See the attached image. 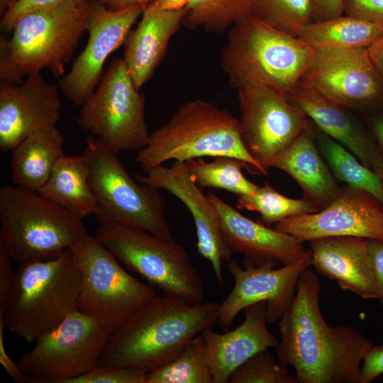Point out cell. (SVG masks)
<instances>
[{
  "instance_id": "74e56055",
  "label": "cell",
  "mask_w": 383,
  "mask_h": 383,
  "mask_svg": "<svg viewBox=\"0 0 383 383\" xmlns=\"http://www.w3.org/2000/svg\"><path fill=\"white\" fill-rule=\"evenodd\" d=\"M343 14L383 23V0H345Z\"/></svg>"
},
{
  "instance_id": "d6a6232c",
  "label": "cell",
  "mask_w": 383,
  "mask_h": 383,
  "mask_svg": "<svg viewBox=\"0 0 383 383\" xmlns=\"http://www.w3.org/2000/svg\"><path fill=\"white\" fill-rule=\"evenodd\" d=\"M236 206L240 209L258 212L260 216L257 221L268 227L292 216L318 211L307 200L281 194L268 182L258 186L252 194L238 196Z\"/></svg>"
},
{
  "instance_id": "d590c367",
  "label": "cell",
  "mask_w": 383,
  "mask_h": 383,
  "mask_svg": "<svg viewBox=\"0 0 383 383\" xmlns=\"http://www.w3.org/2000/svg\"><path fill=\"white\" fill-rule=\"evenodd\" d=\"M147 374L128 368L96 366L67 383H145Z\"/></svg>"
},
{
  "instance_id": "ee69618b",
  "label": "cell",
  "mask_w": 383,
  "mask_h": 383,
  "mask_svg": "<svg viewBox=\"0 0 383 383\" xmlns=\"http://www.w3.org/2000/svg\"><path fill=\"white\" fill-rule=\"evenodd\" d=\"M367 50L371 61L383 77V34Z\"/></svg>"
},
{
  "instance_id": "f35d334b",
  "label": "cell",
  "mask_w": 383,
  "mask_h": 383,
  "mask_svg": "<svg viewBox=\"0 0 383 383\" xmlns=\"http://www.w3.org/2000/svg\"><path fill=\"white\" fill-rule=\"evenodd\" d=\"M13 260L6 245L0 240V311H2L11 288L15 274L11 267Z\"/></svg>"
},
{
  "instance_id": "836d02e7",
  "label": "cell",
  "mask_w": 383,
  "mask_h": 383,
  "mask_svg": "<svg viewBox=\"0 0 383 383\" xmlns=\"http://www.w3.org/2000/svg\"><path fill=\"white\" fill-rule=\"evenodd\" d=\"M253 16L261 21L296 36L313 22L310 0H250Z\"/></svg>"
},
{
  "instance_id": "8fae6325",
  "label": "cell",
  "mask_w": 383,
  "mask_h": 383,
  "mask_svg": "<svg viewBox=\"0 0 383 383\" xmlns=\"http://www.w3.org/2000/svg\"><path fill=\"white\" fill-rule=\"evenodd\" d=\"M145 96L133 82L123 58H115L82 106L77 123L116 152L145 148L150 133Z\"/></svg>"
},
{
  "instance_id": "7dc6e473",
  "label": "cell",
  "mask_w": 383,
  "mask_h": 383,
  "mask_svg": "<svg viewBox=\"0 0 383 383\" xmlns=\"http://www.w3.org/2000/svg\"><path fill=\"white\" fill-rule=\"evenodd\" d=\"M192 0H155L153 4L157 7L170 11L184 9Z\"/></svg>"
},
{
  "instance_id": "5b68a950",
  "label": "cell",
  "mask_w": 383,
  "mask_h": 383,
  "mask_svg": "<svg viewBox=\"0 0 383 383\" xmlns=\"http://www.w3.org/2000/svg\"><path fill=\"white\" fill-rule=\"evenodd\" d=\"M222 155L240 160L255 174L268 173L245 148L239 120L208 101L194 99L179 106L167 122L150 133L135 161L146 171L170 160L187 162Z\"/></svg>"
},
{
  "instance_id": "f546056e",
  "label": "cell",
  "mask_w": 383,
  "mask_h": 383,
  "mask_svg": "<svg viewBox=\"0 0 383 383\" xmlns=\"http://www.w3.org/2000/svg\"><path fill=\"white\" fill-rule=\"evenodd\" d=\"M252 16L250 0H192L184 8L182 26L221 34Z\"/></svg>"
},
{
  "instance_id": "ab89813d",
  "label": "cell",
  "mask_w": 383,
  "mask_h": 383,
  "mask_svg": "<svg viewBox=\"0 0 383 383\" xmlns=\"http://www.w3.org/2000/svg\"><path fill=\"white\" fill-rule=\"evenodd\" d=\"M383 374V345L372 346L363 359L360 383H370Z\"/></svg>"
},
{
  "instance_id": "7c38bea8",
  "label": "cell",
  "mask_w": 383,
  "mask_h": 383,
  "mask_svg": "<svg viewBox=\"0 0 383 383\" xmlns=\"http://www.w3.org/2000/svg\"><path fill=\"white\" fill-rule=\"evenodd\" d=\"M111 332L76 309L35 340L18 360L29 382L67 383L98 365Z\"/></svg>"
},
{
  "instance_id": "bcb514c9",
  "label": "cell",
  "mask_w": 383,
  "mask_h": 383,
  "mask_svg": "<svg viewBox=\"0 0 383 383\" xmlns=\"http://www.w3.org/2000/svg\"><path fill=\"white\" fill-rule=\"evenodd\" d=\"M108 9L116 11L126 9L135 4H140L145 7L155 0H98Z\"/></svg>"
},
{
  "instance_id": "d6986e66",
  "label": "cell",
  "mask_w": 383,
  "mask_h": 383,
  "mask_svg": "<svg viewBox=\"0 0 383 383\" xmlns=\"http://www.w3.org/2000/svg\"><path fill=\"white\" fill-rule=\"evenodd\" d=\"M58 84L40 72L21 84L0 82V150H11L29 135L56 126L62 113Z\"/></svg>"
},
{
  "instance_id": "6da1fadb",
  "label": "cell",
  "mask_w": 383,
  "mask_h": 383,
  "mask_svg": "<svg viewBox=\"0 0 383 383\" xmlns=\"http://www.w3.org/2000/svg\"><path fill=\"white\" fill-rule=\"evenodd\" d=\"M321 280L309 268L278 321V362L292 366L298 383H360L361 363L373 343L347 325L330 326L319 304Z\"/></svg>"
},
{
  "instance_id": "ac0fdd59",
  "label": "cell",
  "mask_w": 383,
  "mask_h": 383,
  "mask_svg": "<svg viewBox=\"0 0 383 383\" xmlns=\"http://www.w3.org/2000/svg\"><path fill=\"white\" fill-rule=\"evenodd\" d=\"M145 173L135 174V180L171 193L187 208L196 228L198 252L211 262L217 282L223 284L222 263L231 260L233 252L224 241L216 209L193 180L186 162L174 161L170 167L158 165Z\"/></svg>"
},
{
  "instance_id": "8992f818",
  "label": "cell",
  "mask_w": 383,
  "mask_h": 383,
  "mask_svg": "<svg viewBox=\"0 0 383 383\" xmlns=\"http://www.w3.org/2000/svg\"><path fill=\"white\" fill-rule=\"evenodd\" d=\"M82 271L70 248L45 261L18 265L6 304L4 328L28 343L78 309Z\"/></svg>"
},
{
  "instance_id": "7402d4cb",
  "label": "cell",
  "mask_w": 383,
  "mask_h": 383,
  "mask_svg": "<svg viewBox=\"0 0 383 383\" xmlns=\"http://www.w3.org/2000/svg\"><path fill=\"white\" fill-rule=\"evenodd\" d=\"M318 128L351 152L364 165L379 174L382 158L373 137L348 111L300 81L287 96Z\"/></svg>"
},
{
  "instance_id": "4316f807",
  "label": "cell",
  "mask_w": 383,
  "mask_h": 383,
  "mask_svg": "<svg viewBox=\"0 0 383 383\" xmlns=\"http://www.w3.org/2000/svg\"><path fill=\"white\" fill-rule=\"evenodd\" d=\"M89 167L84 155H62L48 181L38 192L41 196L84 218L99 211L96 197L89 183Z\"/></svg>"
},
{
  "instance_id": "ffe728a7",
  "label": "cell",
  "mask_w": 383,
  "mask_h": 383,
  "mask_svg": "<svg viewBox=\"0 0 383 383\" xmlns=\"http://www.w3.org/2000/svg\"><path fill=\"white\" fill-rule=\"evenodd\" d=\"M208 197L220 218L224 241L235 253L255 265L268 261L287 265L306 256L303 243L241 214L213 193Z\"/></svg>"
},
{
  "instance_id": "9a60e30c",
  "label": "cell",
  "mask_w": 383,
  "mask_h": 383,
  "mask_svg": "<svg viewBox=\"0 0 383 383\" xmlns=\"http://www.w3.org/2000/svg\"><path fill=\"white\" fill-rule=\"evenodd\" d=\"M143 9L135 4L113 11L98 0H90L86 18L87 43L70 70L58 82L61 92L68 100L78 106L85 103L102 77L107 57L123 44Z\"/></svg>"
},
{
  "instance_id": "484cf974",
  "label": "cell",
  "mask_w": 383,
  "mask_h": 383,
  "mask_svg": "<svg viewBox=\"0 0 383 383\" xmlns=\"http://www.w3.org/2000/svg\"><path fill=\"white\" fill-rule=\"evenodd\" d=\"M65 138L56 126L35 132L11 150L9 167L14 185L38 192L64 155Z\"/></svg>"
},
{
  "instance_id": "83f0119b",
  "label": "cell",
  "mask_w": 383,
  "mask_h": 383,
  "mask_svg": "<svg viewBox=\"0 0 383 383\" xmlns=\"http://www.w3.org/2000/svg\"><path fill=\"white\" fill-rule=\"evenodd\" d=\"M383 34V23L343 14L313 21L296 35L309 46L367 48Z\"/></svg>"
},
{
  "instance_id": "2e32d148",
  "label": "cell",
  "mask_w": 383,
  "mask_h": 383,
  "mask_svg": "<svg viewBox=\"0 0 383 383\" xmlns=\"http://www.w3.org/2000/svg\"><path fill=\"white\" fill-rule=\"evenodd\" d=\"M310 260V250L304 257L278 269H274L279 264L274 261L255 265L244 260L242 268L235 260H229L227 269L234 286L218 306V324L227 331L240 311L260 301L267 302L269 323L278 321L295 294L300 276L311 265Z\"/></svg>"
},
{
  "instance_id": "f6af8a7d",
  "label": "cell",
  "mask_w": 383,
  "mask_h": 383,
  "mask_svg": "<svg viewBox=\"0 0 383 383\" xmlns=\"http://www.w3.org/2000/svg\"><path fill=\"white\" fill-rule=\"evenodd\" d=\"M372 131L382 158V165L379 176L383 186V115L378 116L373 119L372 122Z\"/></svg>"
},
{
  "instance_id": "7bdbcfd3",
  "label": "cell",
  "mask_w": 383,
  "mask_h": 383,
  "mask_svg": "<svg viewBox=\"0 0 383 383\" xmlns=\"http://www.w3.org/2000/svg\"><path fill=\"white\" fill-rule=\"evenodd\" d=\"M4 322L0 318V362L12 379L17 383L29 382V377L14 362L6 352L4 340Z\"/></svg>"
},
{
  "instance_id": "b9f144b4",
  "label": "cell",
  "mask_w": 383,
  "mask_h": 383,
  "mask_svg": "<svg viewBox=\"0 0 383 383\" xmlns=\"http://www.w3.org/2000/svg\"><path fill=\"white\" fill-rule=\"evenodd\" d=\"M313 21H323L344 13L345 0H310Z\"/></svg>"
},
{
  "instance_id": "60d3db41",
  "label": "cell",
  "mask_w": 383,
  "mask_h": 383,
  "mask_svg": "<svg viewBox=\"0 0 383 383\" xmlns=\"http://www.w3.org/2000/svg\"><path fill=\"white\" fill-rule=\"evenodd\" d=\"M367 250L378 289V299L383 307V241L367 239Z\"/></svg>"
},
{
  "instance_id": "e0dca14e",
  "label": "cell",
  "mask_w": 383,
  "mask_h": 383,
  "mask_svg": "<svg viewBox=\"0 0 383 383\" xmlns=\"http://www.w3.org/2000/svg\"><path fill=\"white\" fill-rule=\"evenodd\" d=\"M273 228L301 243L337 236L383 241V206L367 192L346 185L324 209L287 218Z\"/></svg>"
},
{
  "instance_id": "4dcf8cb0",
  "label": "cell",
  "mask_w": 383,
  "mask_h": 383,
  "mask_svg": "<svg viewBox=\"0 0 383 383\" xmlns=\"http://www.w3.org/2000/svg\"><path fill=\"white\" fill-rule=\"evenodd\" d=\"M145 383H214L202 335L192 338L170 362L148 373Z\"/></svg>"
},
{
  "instance_id": "4fadbf2b",
  "label": "cell",
  "mask_w": 383,
  "mask_h": 383,
  "mask_svg": "<svg viewBox=\"0 0 383 383\" xmlns=\"http://www.w3.org/2000/svg\"><path fill=\"white\" fill-rule=\"evenodd\" d=\"M240 135L248 153L266 171L309 123L288 96L272 88L239 89Z\"/></svg>"
},
{
  "instance_id": "cb8c5ba5",
  "label": "cell",
  "mask_w": 383,
  "mask_h": 383,
  "mask_svg": "<svg viewBox=\"0 0 383 383\" xmlns=\"http://www.w3.org/2000/svg\"><path fill=\"white\" fill-rule=\"evenodd\" d=\"M184 9H162L153 2L146 6L134 30L123 42V60L138 90L152 77L162 60L172 35L182 26Z\"/></svg>"
},
{
  "instance_id": "44dd1931",
  "label": "cell",
  "mask_w": 383,
  "mask_h": 383,
  "mask_svg": "<svg viewBox=\"0 0 383 383\" xmlns=\"http://www.w3.org/2000/svg\"><path fill=\"white\" fill-rule=\"evenodd\" d=\"M267 302L260 301L243 311L244 321L223 333L211 327L202 335L214 383H227L231 374L257 353L276 348L279 341L268 330Z\"/></svg>"
},
{
  "instance_id": "8d00e7d4",
  "label": "cell",
  "mask_w": 383,
  "mask_h": 383,
  "mask_svg": "<svg viewBox=\"0 0 383 383\" xmlns=\"http://www.w3.org/2000/svg\"><path fill=\"white\" fill-rule=\"evenodd\" d=\"M70 0H20L1 18L0 28L4 35L11 33L16 22L28 12L43 7L57 6Z\"/></svg>"
},
{
  "instance_id": "f1b7e54d",
  "label": "cell",
  "mask_w": 383,
  "mask_h": 383,
  "mask_svg": "<svg viewBox=\"0 0 383 383\" xmlns=\"http://www.w3.org/2000/svg\"><path fill=\"white\" fill-rule=\"evenodd\" d=\"M319 150L333 175L347 186L365 191L383 206V186L378 174L319 129L315 131Z\"/></svg>"
},
{
  "instance_id": "277c9868",
  "label": "cell",
  "mask_w": 383,
  "mask_h": 383,
  "mask_svg": "<svg viewBox=\"0 0 383 383\" xmlns=\"http://www.w3.org/2000/svg\"><path fill=\"white\" fill-rule=\"evenodd\" d=\"M315 48L254 16L231 27L221 50V67L232 88L261 86L291 94Z\"/></svg>"
},
{
  "instance_id": "603a6c76",
  "label": "cell",
  "mask_w": 383,
  "mask_h": 383,
  "mask_svg": "<svg viewBox=\"0 0 383 383\" xmlns=\"http://www.w3.org/2000/svg\"><path fill=\"white\" fill-rule=\"evenodd\" d=\"M310 264L340 288L363 299H377L378 289L367 250V239L337 236L310 241Z\"/></svg>"
},
{
  "instance_id": "30bf717a",
  "label": "cell",
  "mask_w": 383,
  "mask_h": 383,
  "mask_svg": "<svg viewBox=\"0 0 383 383\" xmlns=\"http://www.w3.org/2000/svg\"><path fill=\"white\" fill-rule=\"evenodd\" d=\"M70 249L83 279L78 309L111 333L157 296L153 286L129 274L96 235L87 233Z\"/></svg>"
},
{
  "instance_id": "3957f363",
  "label": "cell",
  "mask_w": 383,
  "mask_h": 383,
  "mask_svg": "<svg viewBox=\"0 0 383 383\" xmlns=\"http://www.w3.org/2000/svg\"><path fill=\"white\" fill-rule=\"evenodd\" d=\"M89 2L70 0L32 10L16 22L11 36L1 35V82L18 84L43 69L62 77L86 31Z\"/></svg>"
},
{
  "instance_id": "9c48e42d",
  "label": "cell",
  "mask_w": 383,
  "mask_h": 383,
  "mask_svg": "<svg viewBox=\"0 0 383 383\" xmlns=\"http://www.w3.org/2000/svg\"><path fill=\"white\" fill-rule=\"evenodd\" d=\"M85 141L83 155L98 202V221H109L173 240L161 190L133 180L118 153L96 138L88 136Z\"/></svg>"
},
{
  "instance_id": "c3c4849f",
  "label": "cell",
  "mask_w": 383,
  "mask_h": 383,
  "mask_svg": "<svg viewBox=\"0 0 383 383\" xmlns=\"http://www.w3.org/2000/svg\"><path fill=\"white\" fill-rule=\"evenodd\" d=\"M20 0H0V14L2 16L9 8Z\"/></svg>"
},
{
  "instance_id": "e575fe53",
  "label": "cell",
  "mask_w": 383,
  "mask_h": 383,
  "mask_svg": "<svg viewBox=\"0 0 383 383\" xmlns=\"http://www.w3.org/2000/svg\"><path fill=\"white\" fill-rule=\"evenodd\" d=\"M231 383H298L286 366L267 351L262 350L238 367L230 376Z\"/></svg>"
},
{
  "instance_id": "d4e9b609",
  "label": "cell",
  "mask_w": 383,
  "mask_h": 383,
  "mask_svg": "<svg viewBox=\"0 0 383 383\" xmlns=\"http://www.w3.org/2000/svg\"><path fill=\"white\" fill-rule=\"evenodd\" d=\"M321 155L309 121L272 165L291 176L301 187L303 199L313 203L318 211L326 207L341 188Z\"/></svg>"
},
{
  "instance_id": "1f68e13d",
  "label": "cell",
  "mask_w": 383,
  "mask_h": 383,
  "mask_svg": "<svg viewBox=\"0 0 383 383\" xmlns=\"http://www.w3.org/2000/svg\"><path fill=\"white\" fill-rule=\"evenodd\" d=\"M186 163L193 180L201 189H221L240 196L252 194L258 187L244 176L242 168L246 167L245 164L234 157L217 156L211 162L198 158Z\"/></svg>"
},
{
  "instance_id": "7a4b0ae2",
  "label": "cell",
  "mask_w": 383,
  "mask_h": 383,
  "mask_svg": "<svg viewBox=\"0 0 383 383\" xmlns=\"http://www.w3.org/2000/svg\"><path fill=\"white\" fill-rule=\"evenodd\" d=\"M218 306L157 295L111 333L97 366L155 371L216 322Z\"/></svg>"
},
{
  "instance_id": "ba28073f",
  "label": "cell",
  "mask_w": 383,
  "mask_h": 383,
  "mask_svg": "<svg viewBox=\"0 0 383 383\" xmlns=\"http://www.w3.org/2000/svg\"><path fill=\"white\" fill-rule=\"evenodd\" d=\"M96 238L131 271L163 295L196 305L204 302L202 278L184 246L147 231L102 221Z\"/></svg>"
},
{
  "instance_id": "52a82bcc",
  "label": "cell",
  "mask_w": 383,
  "mask_h": 383,
  "mask_svg": "<svg viewBox=\"0 0 383 383\" xmlns=\"http://www.w3.org/2000/svg\"><path fill=\"white\" fill-rule=\"evenodd\" d=\"M0 240L18 265L60 255L87 232L83 219L16 185L0 188Z\"/></svg>"
},
{
  "instance_id": "5bb4252c",
  "label": "cell",
  "mask_w": 383,
  "mask_h": 383,
  "mask_svg": "<svg viewBox=\"0 0 383 383\" xmlns=\"http://www.w3.org/2000/svg\"><path fill=\"white\" fill-rule=\"evenodd\" d=\"M301 80L348 109L369 111L383 106V77L367 48H315L313 60Z\"/></svg>"
}]
</instances>
